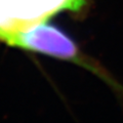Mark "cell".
<instances>
[{
    "label": "cell",
    "instance_id": "obj_2",
    "mask_svg": "<svg viewBox=\"0 0 123 123\" xmlns=\"http://www.w3.org/2000/svg\"><path fill=\"white\" fill-rule=\"evenodd\" d=\"M86 0H0V34L29 29L63 10L78 11Z\"/></svg>",
    "mask_w": 123,
    "mask_h": 123
},
{
    "label": "cell",
    "instance_id": "obj_1",
    "mask_svg": "<svg viewBox=\"0 0 123 123\" xmlns=\"http://www.w3.org/2000/svg\"><path fill=\"white\" fill-rule=\"evenodd\" d=\"M0 41L14 47L72 62L91 71L108 83L109 86L114 88L117 93L123 95V86L121 84H119L106 69L99 66L98 63L84 55L67 34L52 25L43 24L42 22L24 31L5 32L0 37Z\"/></svg>",
    "mask_w": 123,
    "mask_h": 123
}]
</instances>
